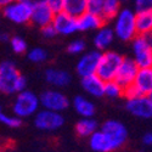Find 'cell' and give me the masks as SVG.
I'll list each match as a JSON object with an SVG mask.
<instances>
[{"instance_id": "1", "label": "cell", "mask_w": 152, "mask_h": 152, "mask_svg": "<svg viewBox=\"0 0 152 152\" xmlns=\"http://www.w3.org/2000/svg\"><path fill=\"white\" fill-rule=\"evenodd\" d=\"M27 78L20 73L15 62L5 60L0 62V93L5 95H16L26 90Z\"/></svg>"}, {"instance_id": "2", "label": "cell", "mask_w": 152, "mask_h": 152, "mask_svg": "<svg viewBox=\"0 0 152 152\" xmlns=\"http://www.w3.org/2000/svg\"><path fill=\"white\" fill-rule=\"evenodd\" d=\"M113 31L116 38L122 42H132L137 35L136 31V11L128 7L121 9L113 18Z\"/></svg>"}, {"instance_id": "3", "label": "cell", "mask_w": 152, "mask_h": 152, "mask_svg": "<svg viewBox=\"0 0 152 152\" xmlns=\"http://www.w3.org/2000/svg\"><path fill=\"white\" fill-rule=\"evenodd\" d=\"M40 100L35 93L31 90H23L16 94L12 102V113L18 118H29L35 116L40 108Z\"/></svg>"}, {"instance_id": "4", "label": "cell", "mask_w": 152, "mask_h": 152, "mask_svg": "<svg viewBox=\"0 0 152 152\" xmlns=\"http://www.w3.org/2000/svg\"><path fill=\"white\" fill-rule=\"evenodd\" d=\"M133 58L139 68L152 67V34L136 35L132 40Z\"/></svg>"}, {"instance_id": "5", "label": "cell", "mask_w": 152, "mask_h": 152, "mask_svg": "<svg viewBox=\"0 0 152 152\" xmlns=\"http://www.w3.org/2000/svg\"><path fill=\"white\" fill-rule=\"evenodd\" d=\"M123 60L124 57L119 53L112 51V50H106V51L102 53V56H101L96 74L105 82L115 80Z\"/></svg>"}, {"instance_id": "6", "label": "cell", "mask_w": 152, "mask_h": 152, "mask_svg": "<svg viewBox=\"0 0 152 152\" xmlns=\"http://www.w3.org/2000/svg\"><path fill=\"white\" fill-rule=\"evenodd\" d=\"M32 11L33 5L27 0H14L3 9V15L15 24H27L31 22Z\"/></svg>"}, {"instance_id": "7", "label": "cell", "mask_w": 152, "mask_h": 152, "mask_svg": "<svg viewBox=\"0 0 152 152\" xmlns=\"http://www.w3.org/2000/svg\"><path fill=\"white\" fill-rule=\"evenodd\" d=\"M65 124V117L61 112L42 108L34 116V125L42 132H56Z\"/></svg>"}, {"instance_id": "8", "label": "cell", "mask_w": 152, "mask_h": 152, "mask_svg": "<svg viewBox=\"0 0 152 152\" xmlns=\"http://www.w3.org/2000/svg\"><path fill=\"white\" fill-rule=\"evenodd\" d=\"M40 106L45 110L56 111V112H63L69 107V99L60 90L56 89H48L44 90L39 95Z\"/></svg>"}, {"instance_id": "9", "label": "cell", "mask_w": 152, "mask_h": 152, "mask_svg": "<svg viewBox=\"0 0 152 152\" xmlns=\"http://www.w3.org/2000/svg\"><path fill=\"white\" fill-rule=\"evenodd\" d=\"M101 130L105 132L112 140L116 150L124 146L128 140V129L126 126L117 119H107L101 125Z\"/></svg>"}, {"instance_id": "10", "label": "cell", "mask_w": 152, "mask_h": 152, "mask_svg": "<svg viewBox=\"0 0 152 152\" xmlns=\"http://www.w3.org/2000/svg\"><path fill=\"white\" fill-rule=\"evenodd\" d=\"M101 56H102V51H100L97 49L91 50V51H88L80 56V58L77 62V65H75V71H77V73L80 78L96 74Z\"/></svg>"}, {"instance_id": "11", "label": "cell", "mask_w": 152, "mask_h": 152, "mask_svg": "<svg viewBox=\"0 0 152 152\" xmlns=\"http://www.w3.org/2000/svg\"><path fill=\"white\" fill-rule=\"evenodd\" d=\"M125 110L132 116L140 119L152 118V104L147 95H141L134 99H128L125 101Z\"/></svg>"}, {"instance_id": "12", "label": "cell", "mask_w": 152, "mask_h": 152, "mask_svg": "<svg viewBox=\"0 0 152 152\" xmlns=\"http://www.w3.org/2000/svg\"><path fill=\"white\" fill-rule=\"evenodd\" d=\"M139 66L136 65V62L134 61V58L130 57H124L122 65L117 72V75L115 80L117 83H119L123 88H126L132 85L135 82V78L139 72Z\"/></svg>"}, {"instance_id": "13", "label": "cell", "mask_w": 152, "mask_h": 152, "mask_svg": "<svg viewBox=\"0 0 152 152\" xmlns=\"http://www.w3.org/2000/svg\"><path fill=\"white\" fill-rule=\"evenodd\" d=\"M53 26L55 27L57 34L61 35H72L75 32H78V26H77V17H74L66 11L58 12L55 15Z\"/></svg>"}, {"instance_id": "14", "label": "cell", "mask_w": 152, "mask_h": 152, "mask_svg": "<svg viewBox=\"0 0 152 152\" xmlns=\"http://www.w3.org/2000/svg\"><path fill=\"white\" fill-rule=\"evenodd\" d=\"M54 17H55L54 11L49 7V5L46 3L33 5L31 23H33L34 26L43 28V27L48 26V24H51L54 21Z\"/></svg>"}, {"instance_id": "15", "label": "cell", "mask_w": 152, "mask_h": 152, "mask_svg": "<svg viewBox=\"0 0 152 152\" xmlns=\"http://www.w3.org/2000/svg\"><path fill=\"white\" fill-rule=\"evenodd\" d=\"M105 84L106 82L102 80L97 74L88 75V77L82 78L80 85L83 88V90L91 97L99 99L105 96Z\"/></svg>"}, {"instance_id": "16", "label": "cell", "mask_w": 152, "mask_h": 152, "mask_svg": "<svg viewBox=\"0 0 152 152\" xmlns=\"http://www.w3.org/2000/svg\"><path fill=\"white\" fill-rule=\"evenodd\" d=\"M89 146H90L91 151H94V152H115V151H117L112 140L110 139V136L101 129H97L91 136H89Z\"/></svg>"}, {"instance_id": "17", "label": "cell", "mask_w": 152, "mask_h": 152, "mask_svg": "<svg viewBox=\"0 0 152 152\" xmlns=\"http://www.w3.org/2000/svg\"><path fill=\"white\" fill-rule=\"evenodd\" d=\"M105 20L102 16H99L91 12L86 11L79 17H77V26L78 32H90V31H97L105 24Z\"/></svg>"}, {"instance_id": "18", "label": "cell", "mask_w": 152, "mask_h": 152, "mask_svg": "<svg viewBox=\"0 0 152 152\" xmlns=\"http://www.w3.org/2000/svg\"><path fill=\"white\" fill-rule=\"evenodd\" d=\"M44 78L48 84L56 86V88H65L72 80L69 72L61 69V68H55V67L46 68V71L44 73Z\"/></svg>"}, {"instance_id": "19", "label": "cell", "mask_w": 152, "mask_h": 152, "mask_svg": "<svg viewBox=\"0 0 152 152\" xmlns=\"http://www.w3.org/2000/svg\"><path fill=\"white\" fill-rule=\"evenodd\" d=\"M115 39H116V34H115L113 28L104 24L100 29L96 31V33L94 35V39H93V44H94L95 49L104 53L111 46V44L113 43Z\"/></svg>"}, {"instance_id": "20", "label": "cell", "mask_w": 152, "mask_h": 152, "mask_svg": "<svg viewBox=\"0 0 152 152\" xmlns=\"http://www.w3.org/2000/svg\"><path fill=\"white\" fill-rule=\"evenodd\" d=\"M72 106L82 118H93L96 113L95 104L91 100L82 95H77L73 99Z\"/></svg>"}, {"instance_id": "21", "label": "cell", "mask_w": 152, "mask_h": 152, "mask_svg": "<svg viewBox=\"0 0 152 152\" xmlns=\"http://www.w3.org/2000/svg\"><path fill=\"white\" fill-rule=\"evenodd\" d=\"M134 84L142 95H148L152 93V67L139 69Z\"/></svg>"}, {"instance_id": "22", "label": "cell", "mask_w": 152, "mask_h": 152, "mask_svg": "<svg viewBox=\"0 0 152 152\" xmlns=\"http://www.w3.org/2000/svg\"><path fill=\"white\" fill-rule=\"evenodd\" d=\"M136 31L137 35L152 34V9L136 12Z\"/></svg>"}, {"instance_id": "23", "label": "cell", "mask_w": 152, "mask_h": 152, "mask_svg": "<svg viewBox=\"0 0 152 152\" xmlns=\"http://www.w3.org/2000/svg\"><path fill=\"white\" fill-rule=\"evenodd\" d=\"M99 129V124L94 118H80L75 123L74 130L80 137H89Z\"/></svg>"}, {"instance_id": "24", "label": "cell", "mask_w": 152, "mask_h": 152, "mask_svg": "<svg viewBox=\"0 0 152 152\" xmlns=\"http://www.w3.org/2000/svg\"><path fill=\"white\" fill-rule=\"evenodd\" d=\"M86 3L88 0H65V10L67 14L79 17L86 12Z\"/></svg>"}, {"instance_id": "25", "label": "cell", "mask_w": 152, "mask_h": 152, "mask_svg": "<svg viewBox=\"0 0 152 152\" xmlns=\"http://www.w3.org/2000/svg\"><path fill=\"white\" fill-rule=\"evenodd\" d=\"M121 3L122 0H105L102 11V17L105 21L113 20L117 16V14L121 11Z\"/></svg>"}, {"instance_id": "26", "label": "cell", "mask_w": 152, "mask_h": 152, "mask_svg": "<svg viewBox=\"0 0 152 152\" xmlns=\"http://www.w3.org/2000/svg\"><path fill=\"white\" fill-rule=\"evenodd\" d=\"M124 94V88L117 83L116 80H110L105 84V96L108 99H118L123 97Z\"/></svg>"}, {"instance_id": "27", "label": "cell", "mask_w": 152, "mask_h": 152, "mask_svg": "<svg viewBox=\"0 0 152 152\" xmlns=\"http://www.w3.org/2000/svg\"><path fill=\"white\" fill-rule=\"evenodd\" d=\"M48 51L43 48H33V49H29L27 51V57L31 62L33 63H43L48 60Z\"/></svg>"}, {"instance_id": "28", "label": "cell", "mask_w": 152, "mask_h": 152, "mask_svg": "<svg viewBox=\"0 0 152 152\" xmlns=\"http://www.w3.org/2000/svg\"><path fill=\"white\" fill-rule=\"evenodd\" d=\"M0 123L5 124L9 128H18L22 124V119L16 117L15 115H9V113H6L3 110L1 105H0Z\"/></svg>"}, {"instance_id": "29", "label": "cell", "mask_w": 152, "mask_h": 152, "mask_svg": "<svg viewBox=\"0 0 152 152\" xmlns=\"http://www.w3.org/2000/svg\"><path fill=\"white\" fill-rule=\"evenodd\" d=\"M9 43H10V46H11V49H12V51H14L15 54L21 55V54L27 53L28 45H27V42L24 40L22 37H20V35L11 37V39H10Z\"/></svg>"}, {"instance_id": "30", "label": "cell", "mask_w": 152, "mask_h": 152, "mask_svg": "<svg viewBox=\"0 0 152 152\" xmlns=\"http://www.w3.org/2000/svg\"><path fill=\"white\" fill-rule=\"evenodd\" d=\"M86 44L83 39H74L68 43L67 45V53L71 55H80L85 51Z\"/></svg>"}, {"instance_id": "31", "label": "cell", "mask_w": 152, "mask_h": 152, "mask_svg": "<svg viewBox=\"0 0 152 152\" xmlns=\"http://www.w3.org/2000/svg\"><path fill=\"white\" fill-rule=\"evenodd\" d=\"M104 3H105V0H88L86 11H89L95 15H99V16H102Z\"/></svg>"}, {"instance_id": "32", "label": "cell", "mask_w": 152, "mask_h": 152, "mask_svg": "<svg viewBox=\"0 0 152 152\" xmlns=\"http://www.w3.org/2000/svg\"><path fill=\"white\" fill-rule=\"evenodd\" d=\"M142 94L140 93V90L136 88V85L133 83L132 85L124 88V94H123V97H125L126 100L128 99H134V97H137V96H141Z\"/></svg>"}, {"instance_id": "33", "label": "cell", "mask_w": 152, "mask_h": 152, "mask_svg": "<svg viewBox=\"0 0 152 152\" xmlns=\"http://www.w3.org/2000/svg\"><path fill=\"white\" fill-rule=\"evenodd\" d=\"M46 4L54 11L55 15L65 10V0H46Z\"/></svg>"}, {"instance_id": "34", "label": "cell", "mask_w": 152, "mask_h": 152, "mask_svg": "<svg viewBox=\"0 0 152 152\" xmlns=\"http://www.w3.org/2000/svg\"><path fill=\"white\" fill-rule=\"evenodd\" d=\"M135 11H144L152 9V0H133Z\"/></svg>"}, {"instance_id": "35", "label": "cell", "mask_w": 152, "mask_h": 152, "mask_svg": "<svg viewBox=\"0 0 152 152\" xmlns=\"http://www.w3.org/2000/svg\"><path fill=\"white\" fill-rule=\"evenodd\" d=\"M42 29V34L44 38H46V39H53V38H55L57 35V32L55 29V27L53 26V23L51 24H48V26L40 28Z\"/></svg>"}, {"instance_id": "36", "label": "cell", "mask_w": 152, "mask_h": 152, "mask_svg": "<svg viewBox=\"0 0 152 152\" xmlns=\"http://www.w3.org/2000/svg\"><path fill=\"white\" fill-rule=\"evenodd\" d=\"M142 142L146 146H152V132H147L142 136Z\"/></svg>"}, {"instance_id": "37", "label": "cell", "mask_w": 152, "mask_h": 152, "mask_svg": "<svg viewBox=\"0 0 152 152\" xmlns=\"http://www.w3.org/2000/svg\"><path fill=\"white\" fill-rule=\"evenodd\" d=\"M11 37L6 32H0V43H9Z\"/></svg>"}, {"instance_id": "38", "label": "cell", "mask_w": 152, "mask_h": 152, "mask_svg": "<svg viewBox=\"0 0 152 152\" xmlns=\"http://www.w3.org/2000/svg\"><path fill=\"white\" fill-rule=\"evenodd\" d=\"M12 1H14V0H0V9H4L5 6H7L10 3H12Z\"/></svg>"}, {"instance_id": "39", "label": "cell", "mask_w": 152, "mask_h": 152, "mask_svg": "<svg viewBox=\"0 0 152 152\" xmlns=\"http://www.w3.org/2000/svg\"><path fill=\"white\" fill-rule=\"evenodd\" d=\"M29 1L32 5H35V4H42V3H46V0H27Z\"/></svg>"}, {"instance_id": "40", "label": "cell", "mask_w": 152, "mask_h": 152, "mask_svg": "<svg viewBox=\"0 0 152 152\" xmlns=\"http://www.w3.org/2000/svg\"><path fill=\"white\" fill-rule=\"evenodd\" d=\"M147 97L150 99V101H151V104H152V93H150V94L147 95Z\"/></svg>"}]
</instances>
